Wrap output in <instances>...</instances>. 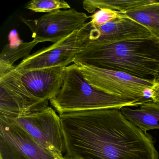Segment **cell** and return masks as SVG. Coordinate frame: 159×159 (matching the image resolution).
<instances>
[{
    "label": "cell",
    "mask_w": 159,
    "mask_h": 159,
    "mask_svg": "<svg viewBox=\"0 0 159 159\" xmlns=\"http://www.w3.org/2000/svg\"><path fill=\"white\" fill-rule=\"evenodd\" d=\"M64 159H159L151 135L128 120L120 109L59 114Z\"/></svg>",
    "instance_id": "1"
},
{
    "label": "cell",
    "mask_w": 159,
    "mask_h": 159,
    "mask_svg": "<svg viewBox=\"0 0 159 159\" xmlns=\"http://www.w3.org/2000/svg\"><path fill=\"white\" fill-rule=\"evenodd\" d=\"M73 63L119 70L143 79L159 78V42L154 38L108 43H89Z\"/></svg>",
    "instance_id": "2"
},
{
    "label": "cell",
    "mask_w": 159,
    "mask_h": 159,
    "mask_svg": "<svg viewBox=\"0 0 159 159\" xmlns=\"http://www.w3.org/2000/svg\"><path fill=\"white\" fill-rule=\"evenodd\" d=\"M59 114L105 109L139 107L144 102L109 94L97 89L84 78L76 64L66 67L59 92L50 99Z\"/></svg>",
    "instance_id": "3"
},
{
    "label": "cell",
    "mask_w": 159,
    "mask_h": 159,
    "mask_svg": "<svg viewBox=\"0 0 159 159\" xmlns=\"http://www.w3.org/2000/svg\"><path fill=\"white\" fill-rule=\"evenodd\" d=\"M75 64L84 79L102 92L144 103L152 101V88L156 79H143L119 70Z\"/></svg>",
    "instance_id": "4"
},
{
    "label": "cell",
    "mask_w": 159,
    "mask_h": 159,
    "mask_svg": "<svg viewBox=\"0 0 159 159\" xmlns=\"http://www.w3.org/2000/svg\"><path fill=\"white\" fill-rule=\"evenodd\" d=\"M90 21L51 46L40 49L24 58L15 66L18 70H28L61 66L66 67L74 62L78 53L89 43Z\"/></svg>",
    "instance_id": "5"
},
{
    "label": "cell",
    "mask_w": 159,
    "mask_h": 159,
    "mask_svg": "<svg viewBox=\"0 0 159 159\" xmlns=\"http://www.w3.org/2000/svg\"><path fill=\"white\" fill-rule=\"evenodd\" d=\"M10 118L41 146L64 159L65 139L61 119L52 107Z\"/></svg>",
    "instance_id": "6"
},
{
    "label": "cell",
    "mask_w": 159,
    "mask_h": 159,
    "mask_svg": "<svg viewBox=\"0 0 159 159\" xmlns=\"http://www.w3.org/2000/svg\"><path fill=\"white\" fill-rule=\"evenodd\" d=\"M0 115L15 118L45 109L49 101L34 96L26 87L15 66L0 77Z\"/></svg>",
    "instance_id": "7"
},
{
    "label": "cell",
    "mask_w": 159,
    "mask_h": 159,
    "mask_svg": "<svg viewBox=\"0 0 159 159\" xmlns=\"http://www.w3.org/2000/svg\"><path fill=\"white\" fill-rule=\"evenodd\" d=\"M0 159H64L41 146L12 119L0 115Z\"/></svg>",
    "instance_id": "8"
},
{
    "label": "cell",
    "mask_w": 159,
    "mask_h": 159,
    "mask_svg": "<svg viewBox=\"0 0 159 159\" xmlns=\"http://www.w3.org/2000/svg\"><path fill=\"white\" fill-rule=\"evenodd\" d=\"M89 18L84 13L70 8L45 14L36 19L22 17L21 21L30 29L33 39L39 43H55L81 29Z\"/></svg>",
    "instance_id": "9"
},
{
    "label": "cell",
    "mask_w": 159,
    "mask_h": 159,
    "mask_svg": "<svg viewBox=\"0 0 159 159\" xmlns=\"http://www.w3.org/2000/svg\"><path fill=\"white\" fill-rule=\"evenodd\" d=\"M152 38L147 29L125 16L100 26L90 25L89 42L93 43H113Z\"/></svg>",
    "instance_id": "10"
},
{
    "label": "cell",
    "mask_w": 159,
    "mask_h": 159,
    "mask_svg": "<svg viewBox=\"0 0 159 159\" xmlns=\"http://www.w3.org/2000/svg\"><path fill=\"white\" fill-rule=\"evenodd\" d=\"M65 68L57 66L28 70L15 69L23 83L34 96L49 101L58 93L62 86Z\"/></svg>",
    "instance_id": "11"
},
{
    "label": "cell",
    "mask_w": 159,
    "mask_h": 159,
    "mask_svg": "<svg viewBox=\"0 0 159 159\" xmlns=\"http://www.w3.org/2000/svg\"><path fill=\"white\" fill-rule=\"evenodd\" d=\"M139 107L137 109L125 107L120 110L128 120L145 133L149 130L159 129V103L150 101Z\"/></svg>",
    "instance_id": "12"
},
{
    "label": "cell",
    "mask_w": 159,
    "mask_h": 159,
    "mask_svg": "<svg viewBox=\"0 0 159 159\" xmlns=\"http://www.w3.org/2000/svg\"><path fill=\"white\" fill-rule=\"evenodd\" d=\"M147 29L152 37L159 42V2L154 1L122 13Z\"/></svg>",
    "instance_id": "13"
},
{
    "label": "cell",
    "mask_w": 159,
    "mask_h": 159,
    "mask_svg": "<svg viewBox=\"0 0 159 159\" xmlns=\"http://www.w3.org/2000/svg\"><path fill=\"white\" fill-rule=\"evenodd\" d=\"M39 43V41L33 39L29 42H21L16 45H5L0 55V77L9 71L17 60L30 55L32 49Z\"/></svg>",
    "instance_id": "14"
},
{
    "label": "cell",
    "mask_w": 159,
    "mask_h": 159,
    "mask_svg": "<svg viewBox=\"0 0 159 159\" xmlns=\"http://www.w3.org/2000/svg\"><path fill=\"white\" fill-rule=\"evenodd\" d=\"M153 1V0H84L83 5L84 9L90 13H94L101 9H110L125 13Z\"/></svg>",
    "instance_id": "15"
},
{
    "label": "cell",
    "mask_w": 159,
    "mask_h": 159,
    "mask_svg": "<svg viewBox=\"0 0 159 159\" xmlns=\"http://www.w3.org/2000/svg\"><path fill=\"white\" fill-rule=\"evenodd\" d=\"M25 8L35 12L47 13L71 8L64 0H33L28 2Z\"/></svg>",
    "instance_id": "16"
},
{
    "label": "cell",
    "mask_w": 159,
    "mask_h": 159,
    "mask_svg": "<svg viewBox=\"0 0 159 159\" xmlns=\"http://www.w3.org/2000/svg\"><path fill=\"white\" fill-rule=\"evenodd\" d=\"M123 14L116 11L108 9H101L98 10L90 16L91 25L100 26L108 23L110 21L118 18L125 17Z\"/></svg>",
    "instance_id": "17"
},
{
    "label": "cell",
    "mask_w": 159,
    "mask_h": 159,
    "mask_svg": "<svg viewBox=\"0 0 159 159\" xmlns=\"http://www.w3.org/2000/svg\"><path fill=\"white\" fill-rule=\"evenodd\" d=\"M151 99L153 102L159 104V81L157 80L152 88Z\"/></svg>",
    "instance_id": "18"
},
{
    "label": "cell",
    "mask_w": 159,
    "mask_h": 159,
    "mask_svg": "<svg viewBox=\"0 0 159 159\" xmlns=\"http://www.w3.org/2000/svg\"><path fill=\"white\" fill-rule=\"evenodd\" d=\"M158 81H159V79H158Z\"/></svg>",
    "instance_id": "19"
}]
</instances>
